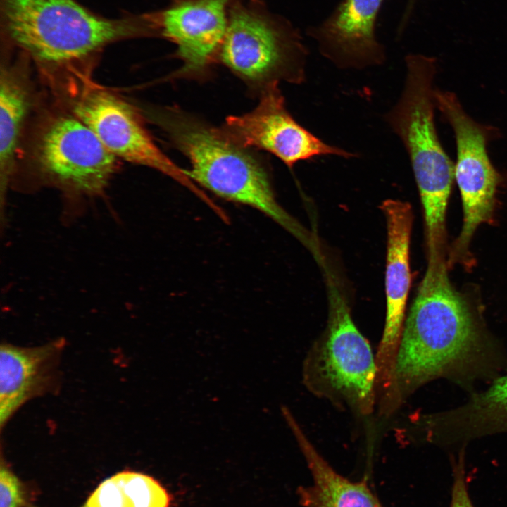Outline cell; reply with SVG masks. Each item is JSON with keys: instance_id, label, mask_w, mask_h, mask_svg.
I'll list each match as a JSON object with an SVG mask.
<instances>
[{"instance_id": "6da1fadb", "label": "cell", "mask_w": 507, "mask_h": 507, "mask_svg": "<svg viewBox=\"0 0 507 507\" xmlns=\"http://www.w3.org/2000/svg\"><path fill=\"white\" fill-rule=\"evenodd\" d=\"M447 266L427 263L405 319L389 386L379 399L383 417L394 413L418 387L468 365L480 352L475 319L452 286Z\"/></svg>"}, {"instance_id": "7a4b0ae2", "label": "cell", "mask_w": 507, "mask_h": 507, "mask_svg": "<svg viewBox=\"0 0 507 507\" xmlns=\"http://www.w3.org/2000/svg\"><path fill=\"white\" fill-rule=\"evenodd\" d=\"M144 113L189 161L187 175L225 200L263 213L302 242L309 235L278 203L258 158L218 129L177 107L151 108Z\"/></svg>"}, {"instance_id": "3957f363", "label": "cell", "mask_w": 507, "mask_h": 507, "mask_svg": "<svg viewBox=\"0 0 507 507\" xmlns=\"http://www.w3.org/2000/svg\"><path fill=\"white\" fill-rule=\"evenodd\" d=\"M5 37L44 68L90 62L108 45L156 37L146 13L99 15L77 0H1Z\"/></svg>"}, {"instance_id": "277c9868", "label": "cell", "mask_w": 507, "mask_h": 507, "mask_svg": "<svg viewBox=\"0 0 507 507\" xmlns=\"http://www.w3.org/2000/svg\"><path fill=\"white\" fill-rule=\"evenodd\" d=\"M401 95L384 115L408 155L423 207L427 250H446V213L455 164L439 139L434 119V57L409 54Z\"/></svg>"}, {"instance_id": "5b68a950", "label": "cell", "mask_w": 507, "mask_h": 507, "mask_svg": "<svg viewBox=\"0 0 507 507\" xmlns=\"http://www.w3.org/2000/svg\"><path fill=\"white\" fill-rule=\"evenodd\" d=\"M308 56L302 35L263 0H234L218 61L263 92L280 81L301 84Z\"/></svg>"}, {"instance_id": "8992f818", "label": "cell", "mask_w": 507, "mask_h": 507, "mask_svg": "<svg viewBox=\"0 0 507 507\" xmlns=\"http://www.w3.org/2000/svg\"><path fill=\"white\" fill-rule=\"evenodd\" d=\"M330 301L327 327L305 361L304 382L315 395L368 415L377 398L375 356L333 285L330 286Z\"/></svg>"}, {"instance_id": "52a82bcc", "label": "cell", "mask_w": 507, "mask_h": 507, "mask_svg": "<svg viewBox=\"0 0 507 507\" xmlns=\"http://www.w3.org/2000/svg\"><path fill=\"white\" fill-rule=\"evenodd\" d=\"M434 99L437 108L454 132L457 154L455 179L463 210L462 230L450 251L448 263L468 265L470 241L478 226L491 218L501 179L487 151L488 142L496 135V130L474 120L453 92L436 88Z\"/></svg>"}, {"instance_id": "ba28073f", "label": "cell", "mask_w": 507, "mask_h": 507, "mask_svg": "<svg viewBox=\"0 0 507 507\" xmlns=\"http://www.w3.org/2000/svg\"><path fill=\"white\" fill-rule=\"evenodd\" d=\"M33 152L41 177L73 194H101L118 169V158L74 115H58L49 121Z\"/></svg>"}, {"instance_id": "9c48e42d", "label": "cell", "mask_w": 507, "mask_h": 507, "mask_svg": "<svg viewBox=\"0 0 507 507\" xmlns=\"http://www.w3.org/2000/svg\"><path fill=\"white\" fill-rule=\"evenodd\" d=\"M73 114L88 126L116 158L155 169L182 184L209 206L215 204L156 144L135 108L114 94L88 87L73 104Z\"/></svg>"}, {"instance_id": "30bf717a", "label": "cell", "mask_w": 507, "mask_h": 507, "mask_svg": "<svg viewBox=\"0 0 507 507\" xmlns=\"http://www.w3.org/2000/svg\"><path fill=\"white\" fill-rule=\"evenodd\" d=\"M223 130L234 142L271 153L289 168L318 156L356 158V154L328 144L298 123L288 112L277 85L261 93L251 111L225 119Z\"/></svg>"}, {"instance_id": "8fae6325", "label": "cell", "mask_w": 507, "mask_h": 507, "mask_svg": "<svg viewBox=\"0 0 507 507\" xmlns=\"http://www.w3.org/2000/svg\"><path fill=\"white\" fill-rule=\"evenodd\" d=\"M234 0H171L147 12L156 37L174 43L182 65L176 75L202 76L218 61Z\"/></svg>"}, {"instance_id": "7c38bea8", "label": "cell", "mask_w": 507, "mask_h": 507, "mask_svg": "<svg viewBox=\"0 0 507 507\" xmlns=\"http://www.w3.org/2000/svg\"><path fill=\"white\" fill-rule=\"evenodd\" d=\"M387 222L385 270L386 318L375 356L377 389L385 392L390 384L405 322L411 286L409 246L413 223L410 204L387 199L381 205Z\"/></svg>"}, {"instance_id": "4fadbf2b", "label": "cell", "mask_w": 507, "mask_h": 507, "mask_svg": "<svg viewBox=\"0 0 507 507\" xmlns=\"http://www.w3.org/2000/svg\"><path fill=\"white\" fill-rule=\"evenodd\" d=\"M384 0H342L321 23L306 35L320 54L337 68L362 70L382 65L386 51L376 34Z\"/></svg>"}, {"instance_id": "5bb4252c", "label": "cell", "mask_w": 507, "mask_h": 507, "mask_svg": "<svg viewBox=\"0 0 507 507\" xmlns=\"http://www.w3.org/2000/svg\"><path fill=\"white\" fill-rule=\"evenodd\" d=\"M62 340L37 347L3 344L0 351V423L3 426L26 401L55 384Z\"/></svg>"}, {"instance_id": "9a60e30c", "label": "cell", "mask_w": 507, "mask_h": 507, "mask_svg": "<svg viewBox=\"0 0 507 507\" xmlns=\"http://www.w3.org/2000/svg\"><path fill=\"white\" fill-rule=\"evenodd\" d=\"M283 413L305 457L311 484L300 490L303 507H383L363 482H351L336 472L303 433L290 412Z\"/></svg>"}, {"instance_id": "2e32d148", "label": "cell", "mask_w": 507, "mask_h": 507, "mask_svg": "<svg viewBox=\"0 0 507 507\" xmlns=\"http://www.w3.org/2000/svg\"><path fill=\"white\" fill-rule=\"evenodd\" d=\"M23 73L11 65L1 66L0 76V175L1 187L8 184L23 129L31 106V92Z\"/></svg>"}, {"instance_id": "e0dca14e", "label": "cell", "mask_w": 507, "mask_h": 507, "mask_svg": "<svg viewBox=\"0 0 507 507\" xmlns=\"http://www.w3.org/2000/svg\"><path fill=\"white\" fill-rule=\"evenodd\" d=\"M170 502L167 491L152 477L123 471L99 484L82 507H169Z\"/></svg>"}, {"instance_id": "ac0fdd59", "label": "cell", "mask_w": 507, "mask_h": 507, "mask_svg": "<svg viewBox=\"0 0 507 507\" xmlns=\"http://www.w3.org/2000/svg\"><path fill=\"white\" fill-rule=\"evenodd\" d=\"M470 406L474 419L479 422L507 423V374L496 379Z\"/></svg>"}, {"instance_id": "d6986e66", "label": "cell", "mask_w": 507, "mask_h": 507, "mask_svg": "<svg viewBox=\"0 0 507 507\" xmlns=\"http://www.w3.org/2000/svg\"><path fill=\"white\" fill-rule=\"evenodd\" d=\"M26 493L23 482L1 461L0 467V507H24Z\"/></svg>"}, {"instance_id": "ffe728a7", "label": "cell", "mask_w": 507, "mask_h": 507, "mask_svg": "<svg viewBox=\"0 0 507 507\" xmlns=\"http://www.w3.org/2000/svg\"><path fill=\"white\" fill-rule=\"evenodd\" d=\"M450 507H473L462 467H458L455 472Z\"/></svg>"}, {"instance_id": "44dd1931", "label": "cell", "mask_w": 507, "mask_h": 507, "mask_svg": "<svg viewBox=\"0 0 507 507\" xmlns=\"http://www.w3.org/2000/svg\"><path fill=\"white\" fill-rule=\"evenodd\" d=\"M418 1V0H407L405 9L398 26L399 30H405L406 28Z\"/></svg>"}]
</instances>
